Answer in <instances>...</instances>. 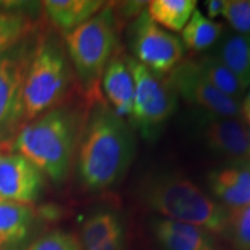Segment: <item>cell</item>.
Masks as SVG:
<instances>
[{
	"label": "cell",
	"mask_w": 250,
	"mask_h": 250,
	"mask_svg": "<svg viewBox=\"0 0 250 250\" xmlns=\"http://www.w3.org/2000/svg\"><path fill=\"white\" fill-rule=\"evenodd\" d=\"M202 137L208 149L236 162L248 161V129L239 117L212 116L203 123Z\"/></svg>",
	"instance_id": "obj_11"
},
{
	"label": "cell",
	"mask_w": 250,
	"mask_h": 250,
	"mask_svg": "<svg viewBox=\"0 0 250 250\" xmlns=\"http://www.w3.org/2000/svg\"><path fill=\"white\" fill-rule=\"evenodd\" d=\"M212 192L229 210L250 204V162H236L208 177Z\"/></svg>",
	"instance_id": "obj_12"
},
{
	"label": "cell",
	"mask_w": 250,
	"mask_h": 250,
	"mask_svg": "<svg viewBox=\"0 0 250 250\" xmlns=\"http://www.w3.org/2000/svg\"><path fill=\"white\" fill-rule=\"evenodd\" d=\"M42 187L40 169L21 154L0 153V198L29 204Z\"/></svg>",
	"instance_id": "obj_10"
},
{
	"label": "cell",
	"mask_w": 250,
	"mask_h": 250,
	"mask_svg": "<svg viewBox=\"0 0 250 250\" xmlns=\"http://www.w3.org/2000/svg\"><path fill=\"white\" fill-rule=\"evenodd\" d=\"M92 250H124V240L123 235L116 236L114 239L109 240L103 245L96 247Z\"/></svg>",
	"instance_id": "obj_27"
},
{
	"label": "cell",
	"mask_w": 250,
	"mask_h": 250,
	"mask_svg": "<svg viewBox=\"0 0 250 250\" xmlns=\"http://www.w3.org/2000/svg\"><path fill=\"white\" fill-rule=\"evenodd\" d=\"M27 250H79V245L71 234L54 232L36 240Z\"/></svg>",
	"instance_id": "obj_25"
},
{
	"label": "cell",
	"mask_w": 250,
	"mask_h": 250,
	"mask_svg": "<svg viewBox=\"0 0 250 250\" xmlns=\"http://www.w3.org/2000/svg\"><path fill=\"white\" fill-rule=\"evenodd\" d=\"M145 198L151 208L166 219L193 225L211 234L226 229L228 211L188 179L164 176L153 180Z\"/></svg>",
	"instance_id": "obj_3"
},
{
	"label": "cell",
	"mask_w": 250,
	"mask_h": 250,
	"mask_svg": "<svg viewBox=\"0 0 250 250\" xmlns=\"http://www.w3.org/2000/svg\"><path fill=\"white\" fill-rule=\"evenodd\" d=\"M167 80L175 94H179L192 105L210 112L212 116L239 117L241 114V101L212 86L202 76L193 61L177 65Z\"/></svg>",
	"instance_id": "obj_8"
},
{
	"label": "cell",
	"mask_w": 250,
	"mask_h": 250,
	"mask_svg": "<svg viewBox=\"0 0 250 250\" xmlns=\"http://www.w3.org/2000/svg\"><path fill=\"white\" fill-rule=\"evenodd\" d=\"M0 202H2V199H1V198H0Z\"/></svg>",
	"instance_id": "obj_31"
},
{
	"label": "cell",
	"mask_w": 250,
	"mask_h": 250,
	"mask_svg": "<svg viewBox=\"0 0 250 250\" xmlns=\"http://www.w3.org/2000/svg\"><path fill=\"white\" fill-rule=\"evenodd\" d=\"M73 123L67 112L54 109L21 127L14 139V148L44 171L55 182L65 179L73 153Z\"/></svg>",
	"instance_id": "obj_2"
},
{
	"label": "cell",
	"mask_w": 250,
	"mask_h": 250,
	"mask_svg": "<svg viewBox=\"0 0 250 250\" xmlns=\"http://www.w3.org/2000/svg\"><path fill=\"white\" fill-rule=\"evenodd\" d=\"M45 13L55 26L70 33L104 7L101 0H46Z\"/></svg>",
	"instance_id": "obj_15"
},
{
	"label": "cell",
	"mask_w": 250,
	"mask_h": 250,
	"mask_svg": "<svg viewBox=\"0 0 250 250\" xmlns=\"http://www.w3.org/2000/svg\"><path fill=\"white\" fill-rule=\"evenodd\" d=\"M133 154V138L123 118L103 103L95 105L81 140L78 170L92 190L110 187L123 176Z\"/></svg>",
	"instance_id": "obj_1"
},
{
	"label": "cell",
	"mask_w": 250,
	"mask_h": 250,
	"mask_svg": "<svg viewBox=\"0 0 250 250\" xmlns=\"http://www.w3.org/2000/svg\"><path fill=\"white\" fill-rule=\"evenodd\" d=\"M219 61L239 79L243 88L250 86V35L233 33L220 37Z\"/></svg>",
	"instance_id": "obj_16"
},
{
	"label": "cell",
	"mask_w": 250,
	"mask_h": 250,
	"mask_svg": "<svg viewBox=\"0 0 250 250\" xmlns=\"http://www.w3.org/2000/svg\"><path fill=\"white\" fill-rule=\"evenodd\" d=\"M33 221V208L29 204L0 202V248L13 246L26 237Z\"/></svg>",
	"instance_id": "obj_17"
},
{
	"label": "cell",
	"mask_w": 250,
	"mask_h": 250,
	"mask_svg": "<svg viewBox=\"0 0 250 250\" xmlns=\"http://www.w3.org/2000/svg\"><path fill=\"white\" fill-rule=\"evenodd\" d=\"M226 229L237 250H250V204L228 211Z\"/></svg>",
	"instance_id": "obj_23"
},
{
	"label": "cell",
	"mask_w": 250,
	"mask_h": 250,
	"mask_svg": "<svg viewBox=\"0 0 250 250\" xmlns=\"http://www.w3.org/2000/svg\"><path fill=\"white\" fill-rule=\"evenodd\" d=\"M247 96H250V88H249V92H248V94H247Z\"/></svg>",
	"instance_id": "obj_30"
},
{
	"label": "cell",
	"mask_w": 250,
	"mask_h": 250,
	"mask_svg": "<svg viewBox=\"0 0 250 250\" xmlns=\"http://www.w3.org/2000/svg\"><path fill=\"white\" fill-rule=\"evenodd\" d=\"M195 62L197 68L212 86L230 98L241 101L245 88L239 79L217 57L208 56Z\"/></svg>",
	"instance_id": "obj_20"
},
{
	"label": "cell",
	"mask_w": 250,
	"mask_h": 250,
	"mask_svg": "<svg viewBox=\"0 0 250 250\" xmlns=\"http://www.w3.org/2000/svg\"><path fill=\"white\" fill-rule=\"evenodd\" d=\"M248 138H249V154H248V161L250 162V129L248 130Z\"/></svg>",
	"instance_id": "obj_29"
},
{
	"label": "cell",
	"mask_w": 250,
	"mask_h": 250,
	"mask_svg": "<svg viewBox=\"0 0 250 250\" xmlns=\"http://www.w3.org/2000/svg\"><path fill=\"white\" fill-rule=\"evenodd\" d=\"M117 14L105 6L66 35L68 55L83 88L99 98V85L117 42Z\"/></svg>",
	"instance_id": "obj_4"
},
{
	"label": "cell",
	"mask_w": 250,
	"mask_h": 250,
	"mask_svg": "<svg viewBox=\"0 0 250 250\" xmlns=\"http://www.w3.org/2000/svg\"><path fill=\"white\" fill-rule=\"evenodd\" d=\"M27 61L15 56L0 57V144L14 142L24 121L23 87Z\"/></svg>",
	"instance_id": "obj_9"
},
{
	"label": "cell",
	"mask_w": 250,
	"mask_h": 250,
	"mask_svg": "<svg viewBox=\"0 0 250 250\" xmlns=\"http://www.w3.org/2000/svg\"><path fill=\"white\" fill-rule=\"evenodd\" d=\"M223 23L205 18L199 9H195L186 27L181 31V42L188 49L202 51L210 48L223 36Z\"/></svg>",
	"instance_id": "obj_19"
},
{
	"label": "cell",
	"mask_w": 250,
	"mask_h": 250,
	"mask_svg": "<svg viewBox=\"0 0 250 250\" xmlns=\"http://www.w3.org/2000/svg\"><path fill=\"white\" fill-rule=\"evenodd\" d=\"M103 89L120 117L131 116L134 100V81L125 58H111L102 76Z\"/></svg>",
	"instance_id": "obj_14"
},
{
	"label": "cell",
	"mask_w": 250,
	"mask_h": 250,
	"mask_svg": "<svg viewBox=\"0 0 250 250\" xmlns=\"http://www.w3.org/2000/svg\"><path fill=\"white\" fill-rule=\"evenodd\" d=\"M206 12H208V19L213 20L219 15H223V11L225 7V0H208L205 2Z\"/></svg>",
	"instance_id": "obj_26"
},
{
	"label": "cell",
	"mask_w": 250,
	"mask_h": 250,
	"mask_svg": "<svg viewBox=\"0 0 250 250\" xmlns=\"http://www.w3.org/2000/svg\"><path fill=\"white\" fill-rule=\"evenodd\" d=\"M154 234L165 250H215L211 233L190 224L161 219L154 225Z\"/></svg>",
	"instance_id": "obj_13"
},
{
	"label": "cell",
	"mask_w": 250,
	"mask_h": 250,
	"mask_svg": "<svg viewBox=\"0 0 250 250\" xmlns=\"http://www.w3.org/2000/svg\"><path fill=\"white\" fill-rule=\"evenodd\" d=\"M134 81V100L131 116L145 138L151 139L176 107V94L168 83L160 79L133 57H125Z\"/></svg>",
	"instance_id": "obj_6"
},
{
	"label": "cell",
	"mask_w": 250,
	"mask_h": 250,
	"mask_svg": "<svg viewBox=\"0 0 250 250\" xmlns=\"http://www.w3.org/2000/svg\"><path fill=\"white\" fill-rule=\"evenodd\" d=\"M68 81L64 55L56 45L37 50L28 66L23 87L24 121L36 120L61 101Z\"/></svg>",
	"instance_id": "obj_5"
},
{
	"label": "cell",
	"mask_w": 250,
	"mask_h": 250,
	"mask_svg": "<svg viewBox=\"0 0 250 250\" xmlns=\"http://www.w3.org/2000/svg\"><path fill=\"white\" fill-rule=\"evenodd\" d=\"M29 20L20 13H0V56L18 44L29 31Z\"/></svg>",
	"instance_id": "obj_22"
},
{
	"label": "cell",
	"mask_w": 250,
	"mask_h": 250,
	"mask_svg": "<svg viewBox=\"0 0 250 250\" xmlns=\"http://www.w3.org/2000/svg\"><path fill=\"white\" fill-rule=\"evenodd\" d=\"M223 17L235 33L250 35V0H225Z\"/></svg>",
	"instance_id": "obj_24"
},
{
	"label": "cell",
	"mask_w": 250,
	"mask_h": 250,
	"mask_svg": "<svg viewBox=\"0 0 250 250\" xmlns=\"http://www.w3.org/2000/svg\"><path fill=\"white\" fill-rule=\"evenodd\" d=\"M242 121L246 125L250 126V96H246V99L241 102V114Z\"/></svg>",
	"instance_id": "obj_28"
},
{
	"label": "cell",
	"mask_w": 250,
	"mask_h": 250,
	"mask_svg": "<svg viewBox=\"0 0 250 250\" xmlns=\"http://www.w3.org/2000/svg\"><path fill=\"white\" fill-rule=\"evenodd\" d=\"M196 6V0H152L146 9L156 24L171 31H182Z\"/></svg>",
	"instance_id": "obj_18"
},
{
	"label": "cell",
	"mask_w": 250,
	"mask_h": 250,
	"mask_svg": "<svg viewBox=\"0 0 250 250\" xmlns=\"http://www.w3.org/2000/svg\"><path fill=\"white\" fill-rule=\"evenodd\" d=\"M120 235H123V227L118 218L110 212H101L83 225V243L86 250H92Z\"/></svg>",
	"instance_id": "obj_21"
},
{
	"label": "cell",
	"mask_w": 250,
	"mask_h": 250,
	"mask_svg": "<svg viewBox=\"0 0 250 250\" xmlns=\"http://www.w3.org/2000/svg\"><path fill=\"white\" fill-rule=\"evenodd\" d=\"M129 41L133 58L156 76L170 73L184 55L179 37L156 24L146 8L131 23Z\"/></svg>",
	"instance_id": "obj_7"
}]
</instances>
